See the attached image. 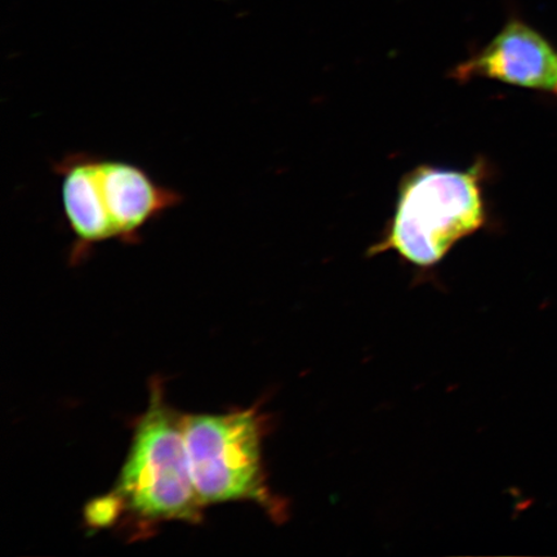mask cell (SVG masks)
Segmentation results:
<instances>
[{
	"label": "cell",
	"instance_id": "6da1fadb",
	"mask_svg": "<svg viewBox=\"0 0 557 557\" xmlns=\"http://www.w3.org/2000/svg\"><path fill=\"white\" fill-rule=\"evenodd\" d=\"M480 165L453 171L421 165L404 176L392 222L369 256L393 250L430 269L486 222Z\"/></svg>",
	"mask_w": 557,
	"mask_h": 557
},
{
	"label": "cell",
	"instance_id": "7a4b0ae2",
	"mask_svg": "<svg viewBox=\"0 0 557 557\" xmlns=\"http://www.w3.org/2000/svg\"><path fill=\"white\" fill-rule=\"evenodd\" d=\"M134 434L113 492L121 507L148 522H198L205 506L187 461L184 417L166 406L158 382Z\"/></svg>",
	"mask_w": 557,
	"mask_h": 557
},
{
	"label": "cell",
	"instance_id": "3957f363",
	"mask_svg": "<svg viewBox=\"0 0 557 557\" xmlns=\"http://www.w3.org/2000/svg\"><path fill=\"white\" fill-rule=\"evenodd\" d=\"M263 424L255 409L227 414L184 416L187 461L203 506L249 500L271 518L285 506L271 493L262 463Z\"/></svg>",
	"mask_w": 557,
	"mask_h": 557
},
{
	"label": "cell",
	"instance_id": "277c9868",
	"mask_svg": "<svg viewBox=\"0 0 557 557\" xmlns=\"http://www.w3.org/2000/svg\"><path fill=\"white\" fill-rule=\"evenodd\" d=\"M95 199L111 240L134 246L146 226L183 203L184 197L158 184L141 166L95 156Z\"/></svg>",
	"mask_w": 557,
	"mask_h": 557
},
{
	"label": "cell",
	"instance_id": "5b68a950",
	"mask_svg": "<svg viewBox=\"0 0 557 557\" xmlns=\"http://www.w3.org/2000/svg\"><path fill=\"white\" fill-rule=\"evenodd\" d=\"M458 81L494 79L515 87L556 92L557 50L533 27L513 20L483 51L453 74Z\"/></svg>",
	"mask_w": 557,
	"mask_h": 557
},
{
	"label": "cell",
	"instance_id": "8992f818",
	"mask_svg": "<svg viewBox=\"0 0 557 557\" xmlns=\"http://www.w3.org/2000/svg\"><path fill=\"white\" fill-rule=\"evenodd\" d=\"M555 94L557 95V89H556V92H555Z\"/></svg>",
	"mask_w": 557,
	"mask_h": 557
}]
</instances>
